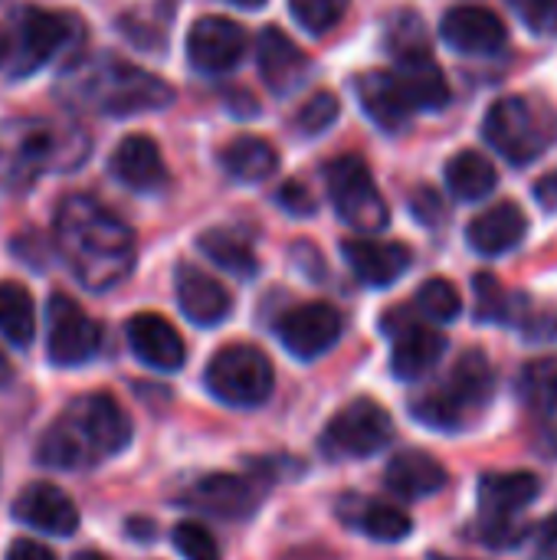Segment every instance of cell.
<instances>
[{"mask_svg":"<svg viewBox=\"0 0 557 560\" xmlns=\"http://www.w3.org/2000/svg\"><path fill=\"white\" fill-rule=\"evenodd\" d=\"M394 331V351H391V371L401 381H420L427 377L446 354V338L433 328L404 322Z\"/></svg>","mask_w":557,"mask_h":560,"instance_id":"22","label":"cell"},{"mask_svg":"<svg viewBox=\"0 0 557 560\" xmlns=\"http://www.w3.org/2000/svg\"><path fill=\"white\" fill-rule=\"evenodd\" d=\"M125 338H128L131 354L154 371H177L187 358V348H184L177 328L154 312H141V315L128 318Z\"/></svg>","mask_w":557,"mask_h":560,"instance_id":"17","label":"cell"},{"mask_svg":"<svg viewBox=\"0 0 557 560\" xmlns=\"http://www.w3.org/2000/svg\"><path fill=\"white\" fill-rule=\"evenodd\" d=\"M397 82L414 105V112H440L450 102V82L430 52L397 59Z\"/></svg>","mask_w":557,"mask_h":560,"instance_id":"27","label":"cell"},{"mask_svg":"<svg viewBox=\"0 0 557 560\" xmlns=\"http://www.w3.org/2000/svg\"><path fill=\"white\" fill-rule=\"evenodd\" d=\"M256 59H259L263 82H266L276 95L295 92V89L305 82V75H309V56H305L279 26H266V30L259 33Z\"/></svg>","mask_w":557,"mask_h":560,"instance_id":"21","label":"cell"},{"mask_svg":"<svg viewBox=\"0 0 557 560\" xmlns=\"http://www.w3.org/2000/svg\"><path fill=\"white\" fill-rule=\"evenodd\" d=\"M13 518L33 532L66 538L79 528V512L72 499L49 482H30L16 499H13Z\"/></svg>","mask_w":557,"mask_h":560,"instance_id":"16","label":"cell"},{"mask_svg":"<svg viewBox=\"0 0 557 560\" xmlns=\"http://www.w3.org/2000/svg\"><path fill=\"white\" fill-rule=\"evenodd\" d=\"M496 164L479 151H460L446 164V187L460 200H483L496 190Z\"/></svg>","mask_w":557,"mask_h":560,"instance_id":"29","label":"cell"},{"mask_svg":"<svg viewBox=\"0 0 557 560\" xmlns=\"http://www.w3.org/2000/svg\"><path fill=\"white\" fill-rule=\"evenodd\" d=\"M76 560H105L102 555H95V551H82V555H76Z\"/></svg>","mask_w":557,"mask_h":560,"instance_id":"49","label":"cell"},{"mask_svg":"<svg viewBox=\"0 0 557 560\" xmlns=\"http://www.w3.org/2000/svg\"><path fill=\"white\" fill-rule=\"evenodd\" d=\"M72 36V20L49 10H23L16 20V62L13 75H30L43 69Z\"/></svg>","mask_w":557,"mask_h":560,"instance_id":"14","label":"cell"},{"mask_svg":"<svg viewBox=\"0 0 557 560\" xmlns=\"http://www.w3.org/2000/svg\"><path fill=\"white\" fill-rule=\"evenodd\" d=\"M394 436L391 413L374 400H355L338 410L325 430V453L335 459H364L381 453Z\"/></svg>","mask_w":557,"mask_h":560,"instance_id":"10","label":"cell"},{"mask_svg":"<svg viewBox=\"0 0 557 560\" xmlns=\"http://www.w3.org/2000/svg\"><path fill=\"white\" fill-rule=\"evenodd\" d=\"M351 0H289V13L305 33H328L348 13Z\"/></svg>","mask_w":557,"mask_h":560,"instance_id":"37","label":"cell"},{"mask_svg":"<svg viewBox=\"0 0 557 560\" xmlns=\"http://www.w3.org/2000/svg\"><path fill=\"white\" fill-rule=\"evenodd\" d=\"M227 3H233V7H246V10H256V7H263L266 0H227Z\"/></svg>","mask_w":557,"mask_h":560,"instance_id":"48","label":"cell"},{"mask_svg":"<svg viewBox=\"0 0 557 560\" xmlns=\"http://www.w3.org/2000/svg\"><path fill=\"white\" fill-rule=\"evenodd\" d=\"M171 541H174V551L184 560H220L217 538L204 525H197V522H181L174 528Z\"/></svg>","mask_w":557,"mask_h":560,"instance_id":"38","label":"cell"},{"mask_svg":"<svg viewBox=\"0 0 557 560\" xmlns=\"http://www.w3.org/2000/svg\"><path fill=\"white\" fill-rule=\"evenodd\" d=\"M492 390H496V371H492L489 358L483 351H466L453 364L450 377L440 387L420 394L410 404V413L423 427L456 433V430L469 427L489 407Z\"/></svg>","mask_w":557,"mask_h":560,"instance_id":"4","label":"cell"},{"mask_svg":"<svg viewBox=\"0 0 557 560\" xmlns=\"http://www.w3.org/2000/svg\"><path fill=\"white\" fill-rule=\"evenodd\" d=\"M276 335L289 354H295L299 361H315L338 345L341 315H338V308H332L325 302H305V305L289 308L276 322Z\"/></svg>","mask_w":557,"mask_h":560,"instance_id":"12","label":"cell"},{"mask_svg":"<svg viewBox=\"0 0 557 560\" xmlns=\"http://www.w3.org/2000/svg\"><path fill=\"white\" fill-rule=\"evenodd\" d=\"M345 262L351 266V272L371 285V289H384L394 285L407 269H410V249L404 243H384V240H345L341 243Z\"/></svg>","mask_w":557,"mask_h":560,"instance_id":"20","label":"cell"},{"mask_svg":"<svg viewBox=\"0 0 557 560\" xmlns=\"http://www.w3.org/2000/svg\"><path fill=\"white\" fill-rule=\"evenodd\" d=\"M112 177L128 190H158L167 180L158 144L148 135H128L112 154Z\"/></svg>","mask_w":557,"mask_h":560,"instance_id":"25","label":"cell"},{"mask_svg":"<svg viewBox=\"0 0 557 560\" xmlns=\"http://www.w3.org/2000/svg\"><path fill=\"white\" fill-rule=\"evenodd\" d=\"M10 377H13V368H10V361L3 358V351H0V387H7Z\"/></svg>","mask_w":557,"mask_h":560,"instance_id":"46","label":"cell"},{"mask_svg":"<svg viewBox=\"0 0 557 560\" xmlns=\"http://www.w3.org/2000/svg\"><path fill=\"white\" fill-rule=\"evenodd\" d=\"M384 43H387V49H391L394 59H407V56L430 52L427 26H423V20L414 10H401V13L391 16L387 33H384Z\"/></svg>","mask_w":557,"mask_h":560,"instance_id":"34","label":"cell"},{"mask_svg":"<svg viewBox=\"0 0 557 560\" xmlns=\"http://www.w3.org/2000/svg\"><path fill=\"white\" fill-rule=\"evenodd\" d=\"M7 560H56V555H53L46 545H39V541L20 538V541H13V545H10Z\"/></svg>","mask_w":557,"mask_h":560,"instance_id":"43","label":"cell"},{"mask_svg":"<svg viewBox=\"0 0 557 560\" xmlns=\"http://www.w3.org/2000/svg\"><path fill=\"white\" fill-rule=\"evenodd\" d=\"M535 472H489L479 479V538L489 548H512L522 541V512L538 499Z\"/></svg>","mask_w":557,"mask_h":560,"instance_id":"6","label":"cell"},{"mask_svg":"<svg viewBox=\"0 0 557 560\" xmlns=\"http://www.w3.org/2000/svg\"><path fill=\"white\" fill-rule=\"evenodd\" d=\"M535 200L548 210V213H557V171L545 174L535 187Z\"/></svg>","mask_w":557,"mask_h":560,"instance_id":"45","label":"cell"},{"mask_svg":"<svg viewBox=\"0 0 557 560\" xmlns=\"http://www.w3.org/2000/svg\"><path fill=\"white\" fill-rule=\"evenodd\" d=\"M279 203H282L289 213H295V217H309V213L315 210L312 194H309L305 184H299V180H289V184L279 190Z\"/></svg>","mask_w":557,"mask_h":560,"instance_id":"42","label":"cell"},{"mask_svg":"<svg viewBox=\"0 0 557 560\" xmlns=\"http://www.w3.org/2000/svg\"><path fill=\"white\" fill-rule=\"evenodd\" d=\"M476 318L479 322H515V299L489 272L476 276Z\"/></svg>","mask_w":557,"mask_h":560,"instance_id":"36","label":"cell"},{"mask_svg":"<svg viewBox=\"0 0 557 560\" xmlns=\"http://www.w3.org/2000/svg\"><path fill=\"white\" fill-rule=\"evenodd\" d=\"M515 16L542 36H555L557 33V0H506Z\"/></svg>","mask_w":557,"mask_h":560,"instance_id":"40","label":"cell"},{"mask_svg":"<svg viewBox=\"0 0 557 560\" xmlns=\"http://www.w3.org/2000/svg\"><path fill=\"white\" fill-rule=\"evenodd\" d=\"M542 115L532 108L529 98L509 95L489 108V115L483 118V135L509 164H532L557 138V125H545Z\"/></svg>","mask_w":557,"mask_h":560,"instance_id":"9","label":"cell"},{"mask_svg":"<svg viewBox=\"0 0 557 560\" xmlns=\"http://www.w3.org/2000/svg\"><path fill=\"white\" fill-rule=\"evenodd\" d=\"M197 249L213 266L227 269L236 279H253L259 272V259H256L253 246L240 233H233V230H207V233H200Z\"/></svg>","mask_w":557,"mask_h":560,"instance_id":"30","label":"cell"},{"mask_svg":"<svg viewBox=\"0 0 557 560\" xmlns=\"http://www.w3.org/2000/svg\"><path fill=\"white\" fill-rule=\"evenodd\" d=\"M355 92H358V102H361L364 115L381 131L401 135L414 121V105L407 102V95H404L394 72H364V75H358Z\"/></svg>","mask_w":557,"mask_h":560,"instance_id":"19","label":"cell"},{"mask_svg":"<svg viewBox=\"0 0 557 560\" xmlns=\"http://www.w3.org/2000/svg\"><path fill=\"white\" fill-rule=\"evenodd\" d=\"M417 308L430 318V322H453L463 312V299L456 292V285L450 279H427L417 292Z\"/></svg>","mask_w":557,"mask_h":560,"instance_id":"35","label":"cell"},{"mask_svg":"<svg viewBox=\"0 0 557 560\" xmlns=\"http://www.w3.org/2000/svg\"><path fill=\"white\" fill-rule=\"evenodd\" d=\"M525 233H529V217L522 213L519 203H496L486 213H479L466 230L469 246L479 256H502L515 249L525 240Z\"/></svg>","mask_w":557,"mask_h":560,"instance_id":"26","label":"cell"},{"mask_svg":"<svg viewBox=\"0 0 557 560\" xmlns=\"http://www.w3.org/2000/svg\"><path fill=\"white\" fill-rule=\"evenodd\" d=\"M446 469L440 459H433L430 453L423 450H404L397 453L391 463H387V472H384V482L394 495L407 499V502H420V499H430L437 492L446 489Z\"/></svg>","mask_w":557,"mask_h":560,"instance_id":"24","label":"cell"},{"mask_svg":"<svg viewBox=\"0 0 557 560\" xmlns=\"http://www.w3.org/2000/svg\"><path fill=\"white\" fill-rule=\"evenodd\" d=\"M325 184L328 197L338 210V217L358 230V233H378L387 226V200L381 197L371 167L358 154H341L325 164Z\"/></svg>","mask_w":557,"mask_h":560,"instance_id":"8","label":"cell"},{"mask_svg":"<svg viewBox=\"0 0 557 560\" xmlns=\"http://www.w3.org/2000/svg\"><path fill=\"white\" fill-rule=\"evenodd\" d=\"M535 555L542 560H557V515H552L535 538Z\"/></svg>","mask_w":557,"mask_h":560,"instance_id":"44","label":"cell"},{"mask_svg":"<svg viewBox=\"0 0 557 560\" xmlns=\"http://www.w3.org/2000/svg\"><path fill=\"white\" fill-rule=\"evenodd\" d=\"M440 36L446 39V46H453L463 56H496L509 43V30L499 20V13L476 3L446 10L440 23Z\"/></svg>","mask_w":557,"mask_h":560,"instance_id":"15","label":"cell"},{"mask_svg":"<svg viewBox=\"0 0 557 560\" xmlns=\"http://www.w3.org/2000/svg\"><path fill=\"white\" fill-rule=\"evenodd\" d=\"M522 397L545 427H557V358L535 361L522 371Z\"/></svg>","mask_w":557,"mask_h":560,"instance_id":"32","label":"cell"},{"mask_svg":"<svg viewBox=\"0 0 557 560\" xmlns=\"http://www.w3.org/2000/svg\"><path fill=\"white\" fill-rule=\"evenodd\" d=\"M56 249L92 292L121 285L135 266V233L105 203L72 194L56 207Z\"/></svg>","mask_w":557,"mask_h":560,"instance_id":"1","label":"cell"},{"mask_svg":"<svg viewBox=\"0 0 557 560\" xmlns=\"http://www.w3.org/2000/svg\"><path fill=\"white\" fill-rule=\"evenodd\" d=\"M7 56H10V36H7V30L0 26V66L7 62Z\"/></svg>","mask_w":557,"mask_h":560,"instance_id":"47","label":"cell"},{"mask_svg":"<svg viewBox=\"0 0 557 560\" xmlns=\"http://www.w3.org/2000/svg\"><path fill=\"white\" fill-rule=\"evenodd\" d=\"M174 295H177V305L187 315V322H194L200 328L220 325L230 315V308H233L230 292L213 276H207L204 269H197L190 262L177 266V272H174Z\"/></svg>","mask_w":557,"mask_h":560,"instance_id":"18","label":"cell"},{"mask_svg":"<svg viewBox=\"0 0 557 560\" xmlns=\"http://www.w3.org/2000/svg\"><path fill=\"white\" fill-rule=\"evenodd\" d=\"M246 30L227 16H200L187 36V59L197 72H230L246 56Z\"/></svg>","mask_w":557,"mask_h":560,"instance_id":"13","label":"cell"},{"mask_svg":"<svg viewBox=\"0 0 557 560\" xmlns=\"http://www.w3.org/2000/svg\"><path fill=\"white\" fill-rule=\"evenodd\" d=\"M187 505H194L207 515H217V518H246L259 505V489H256V482H250L243 476L217 472V476L200 479L187 492Z\"/></svg>","mask_w":557,"mask_h":560,"instance_id":"23","label":"cell"},{"mask_svg":"<svg viewBox=\"0 0 557 560\" xmlns=\"http://www.w3.org/2000/svg\"><path fill=\"white\" fill-rule=\"evenodd\" d=\"M410 210H414V217H417L420 223H427V226H437V223H443V217H446V210H443V197H440L433 187H420V190H414V197H410Z\"/></svg>","mask_w":557,"mask_h":560,"instance_id":"41","label":"cell"},{"mask_svg":"<svg viewBox=\"0 0 557 560\" xmlns=\"http://www.w3.org/2000/svg\"><path fill=\"white\" fill-rule=\"evenodd\" d=\"M131 443V423L108 394H85L43 433L39 463L49 469H89Z\"/></svg>","mask_w":557,"mask_h":560,"instance_id":"2","label":"cell"},{"mask_svg":"<svg viewBox=\"0 0 557 560\" xmlns=\"http://www.w3.org/2000/svg\"><path fill=\"white\" fill-rule=\"evenodd\" d=\"M220 164L223 171L240 180V184H259L266 177L276 174L279 167V154L266 138H253V135H240L233 138L223 151H220Z\"/></svg>","mask_w":557,"mask_h":560,"instance_id":"28","label":"cell"},{"mask_svg":"<svg viewBox=\"0 0 557 560\" xmlns=\"http://www.w3.org/2000/svg\"><path fill=\"white\" fill-rule=\"evenodd\" d=\"M46 322H49L46 351L56 368H79L98 354L102 331L76 299L56 292L46 305Z\"/></svg>","mask_w":557,"mask_h":560,"instance_id":"11","label":"cell"},{"mask_svg":"<svg viewBox=\"0 0 557 560\" xmlns=\"http://www.w3.org/2000/svg\"><path fill=\"white\" fill-rule=\"evenodd\" d=\"M66 135L49 121L13 118L0 125V190H26L39 174L62 167L69 158Z\"/></svg>","mask_w":557,"mask_h":560,"instance_id":"5","label":"cell"},{"mask_svg":"<svg viewBox=\"0 0 557 560\" xmlns=\"http://www.w3.org/2000/svg\"><path fill=\"white\" fill-rule=\"evenodd\" d=\"M338 112H341V105H338V98H335L332 92H315V95L299 108L295 128H299L302 135H322V131H328V128L338 121Z\"/></svg>","mask_w":557,"mask_h":560,"instance_id":"39","label":"cell"},{"mask_svg":"<svg viewBox=\"0 0 557 560\" xmlns=\"http://www.w3.org/2000/svg\"><path fill=\"white\" fill-rule=\"evenodd\" d=\"M355 525H358L368 538L387 541V545L404 541V538L414 532L410 515L401 512V509H394V505H387V502H364L361 512H358V518H355Z\"/></svg>","mask_w":557,"mask_h":560,"instance_id":"33","label":"cell"},{"mask_svg":"<svg viewBox=\"0 0 557 560\" xmlns=\"http://www.w3.org/2000/svg\"><path fill=\"white\" fill-rule=\"evenodd\" d=\"M62 98L79 105V108H92L112 118H128V115H141V112H158L167 108L174 102V89L131 62L121 59H92V62H79L76 69L66 72L62 79Z\"/></svg>","mask_w":557,"mask_h":560,"instance_id":"3","label":"cell"},{"mask_svg":"<svg viewBox=\"0 0 557 560\" xmlns=\"http://www.w3.org/2000/svg\"><path fill=\"white\" fill-rule=\"evenodd\" d=\"M272 361L253 345H230L207 364V390L227 407H263L272 397Z\"/></svg>","mask_w":557,"mask_h":560,"instance_id":"7","label":"cell"},{"mask_svg":"<svg viewBox=\"0 0 557 560\" xmlns=\"http://www.w3.org/2000/svg\"><path fill=\"white\" fill-rule=\"evenodd\" d=\"M0 335L13 348H26L36 335L33 295L20 282H0Z\"/></svg>","mask_w":557,"mask_h":560,"instance_id":"31","label":"cell"}]
</instances>
